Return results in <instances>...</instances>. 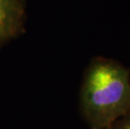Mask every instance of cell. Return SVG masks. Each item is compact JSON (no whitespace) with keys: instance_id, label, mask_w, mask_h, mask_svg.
Masks as SVG:
<instances>
[{"instance_id":"277c9868","label":"cell","mask_w":130,"mask_h":129,"mask_svg":"<svg viewBox=\"0 0 130 129\" xmlns=\"http://www.w3.org/2000/svg\"><path fill=\"white\" fill-rule=\"evenodd\" d=\"M105 129H107V128H105Z\"/></svg>"},{"instance_id":"3957f363","label":"cell","mask_w":130,"mask_h":129,"mask_svg":"<svg viewBox=\"0 0 130 129\" xmlns=\"http://www.w3.org/2000/svg\"><path fill=\"white\" fill-rule=\"evenodd\" d=\"M107 129H130V112L117 119Z\"/></svg>"},{"instance_id":"6da1fadb","label":"cell","mask_w":130,"mask_h":129,"mask_svg":"<svg viewBox=\"0 0 130 129\" xmlns=\"http://www.w3.org/2000/svg\"><path fill=\"white\" fill-rule=\"evenodd\" d=\"M80 110L91 129L107 128L130 112V70L115 60L94 58L84 74Z\"/></svg>"},{"instance_id":"7a4b0ae2","label":"cell","mask_w":130,"mask_h":129,"mask_svg":"<svg viewBox=\"0 0 130 129\" xmlns=\"http://www.w3.org/2000/svg\"><path fill=\"white\" fill-rule=\"evenodd\" d=\"M24 13L23 0H0V45L19 34Z\"/></svg>"}]
</instances>
